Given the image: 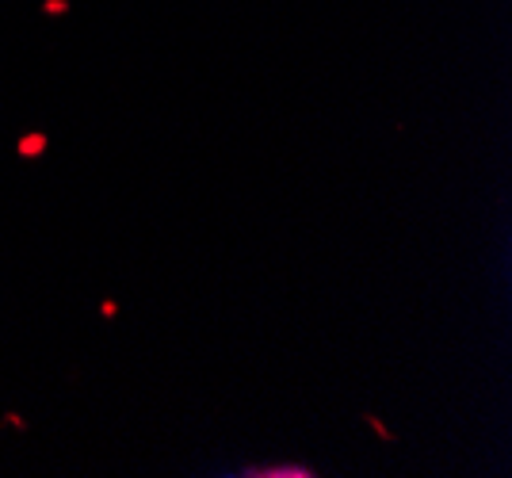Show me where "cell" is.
<instances>
[{
    "instance_id": "obj_5",
    "label": "cell",
    "mask_w": 512,
    "mask_h": 478,
    "mask_svg": "<svg viewBox=\"0 0 512 478\" xmlns=\"http://www.w3.org/2000/svg\"><path fill=\"white\" fill-rule=\"evenodd\" d=\"M4 425H16V429H27V421H23V417H16V413H8V417H4Z\"/></svg>"
},
{
    "instance_id": "obj_6",
    "label": "cell",
    "mask_w": 512,
    "mask_h": 478,
    "mask_svg": "<svg viewBox=\"0 0 512 478\" xmlns=\"http://www.w3.org/2000/svg\"><path fill=\"white\" fill-rule=\"evenodd\" d=\"M100 314H104V318H115V314H119V303H104L100 306Z\"/></svg>"
},
{
    "instance_id": "obj_3",
    "label": "cell",
    "mask_w": 512,
    "mask_h": 478,
    "mask_svg": "<svg viewBox=\"0 0 512 478\" xmlns=\"http://www.w3.org/2000/svg\"><path fill=\"white\" fill-rule=\"evenodd\" d=\"M363 421H367V425H371V429H375V433H379V440H386V444H390V440H394V433H390V429H386L383 421H379V417H375V413H363Z\"/></svg>"
},
{
    "instance_id": "obj_1",
    "label": "cell",
    "mask_w": 512,
    "mask_h": 478,
    "mask_svg": "<svg viewBox=\"0 0 512 478\" xmlns=\"http://www.w3.org/2000/svg\"><path fill=\"white\" fill-rule=\"evenodd\" d=\"M46 146H50V138H46L43 131H27V134H20L16 153H20L23 161H39V157L46 153Z\"/></svg>"
},
{
    "instance_id": "obj_4",
    "label": "cell",
    "mask_w": 512,
    "mask_h": 478,
    "mask_svg": "<svg viewBox=\"0 0 512 478\" xmlns=\"http://www.w3.org/2000/svg\"><path fill=\"white\" fill-rule=\"evenodd\" d=\"M43 12L46 16H65V12H69V0H46Z\"/></svg>"
},
{
    "instance_id": "obj_2",
    "label": "cell",
    "mask_w": 512,
    "mask_h": 478,
    "mask_svg": "<svg viewBox=\"0 0 512 478\" xmlns=\"http://www.w3.org/2000/svg\"><path fill=\"white\" fill-rule=\"evenodd\" d=\"M241 475H264V478H310V467H249Z\"/></svg>"
}]
</instances>
